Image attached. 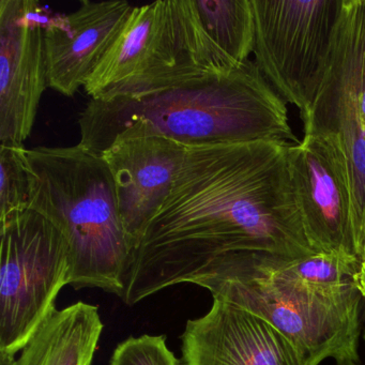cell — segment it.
<instances>
[{"instance_id":"cell-1","label":"cell","mask_w":365,"mask_h":365,"mask_svg":"<svg viewBox=\"0 0 365 365\" xmlns=\"http://www.w3.org/2000/svg\"><path fill=\"white\" fill-rule=\"evenodd\" d=\"M285 140L187 148L168 200L147 226L125 277L129 307L194 279L217 258L251 252L296 262L305 236Z\"/></svg>"},{"instance_id":"cell-2","label":"cell","mask_w":365,"mask_h":365,"mask_svg":"<svg viewBox=\"0 0 365 365\" xmlns=\"http://www.w3.org/2000/svg\"><path fill=\"white\" fill-rule=\"evenodd\" d=\"M80 146L101 155L115 140L161 136L187 148L299 143L285 101L254 61L136 98L91 100L78 118Z\"/></svg>"},{"instance_id":"cell-3","label":"cell","mask_w":365,"mask_h":365,"mask_svg":"<svg viewBox=\"0 0 365 365\" xmlns=\"http://www.w3.org/2000/svg\"><path fill=\"white\" fill-rule=\"evenodd\" d=\"M29 209L65 236L70 285L123 296L134 245L125 232L114 179L106 160L80 145L27 149Z\"/></svg>"},{"instance_id":"cell-4","label":"cell","mask_w":365,"mask_h":365,"mask_svg":"<svg viewBox=\"0 0 365 365\" xmlns=\"http://www.w3.org/2000/svg\"><path fill=\"white\" fill-rule=\"evenodd\" d=\"M287 260L264 254L237 252L211 262L192 284L213 299L255 314L285 335L311 365L327 358L360 361L362 302L356 284L320 292L286 281L275 264Z\"/></svg>"},{"instance_id":"cell-5","label":"cell","mask_w":365,"mask_h":365,"mask_svg":"<svg viewBox=\"0 0 365 365\" xmlns=\"http://www.w3.org/2000/svg\"><path fill=\"white\" fill-rule=\"evenodd\" d=\"M238 66L207 33L195 0H159L134 7L84 89L101 101L143 97Z\"/></svg>"},{"instance_id":"cell-6","label":"cell","mask_w":365,"mask_h":365,"mask_svg":"<svg viewBox=\"0 0 365 365\" xmlns=\"http://www.w3.org/2000/svg\"><path fill=\"white\" fill-rule=\"evenodd\" d=\"M0 356L14 358L56 311L71 255L63 232L33 209L0 224Z\"/></svg>"},{"instance_id":"cell-7","label":"cell","mask_w":365,"mask_h":365,"mask_svg":"<svg viewBox=\"0 0 365 365\" xmlns=\"http://www.w3.org/2000/svg\"><path fill=\"white\" fill-rule=\"evenodd\" d=\"M364 93L365 0H344L330 66L313 106L301 119L304 136L324 147L348 185L361 243L365 225Z\"/></svg>"},{"instance_id":"cell-8","label":"cell","mask_w":365,"mask_h":365,"mask_svg":"<svg viewBox=\"0 0 365 365\" xmlns=\"http://www.w3.org/2000/svg\"><path fill=\"white\" fill-rule=\"evenodd\" d=\"M254 63L284 101L304 116L334 51L344 0H251Z\"/></svg>"},{"instance_id":"cell-9","label":"cell","mask_w":365,"mask_h":365,"mask_svg":"<svg viewBox=\"0 0 365 365\" xmlns=\"http://www.w3.org/2000/svg\"><path fill=\"white\" fill-rule=\"evenodd\" d=\"M43 8L33 0H0V145L22 146L48 87Z\"/></svg>"},{"instance_id":"cell-10","label":"cell","mask_w":365,"mask_h":365,"mask_svg":"<svg viewBox=\"0 0 365 365\" xmlns=\"http://www.w3.org/2000/svg\"><path fill=\"white\" fill-rule=\"evenodd\" d=\"M290 175L305 236L316 254L360 262L348 185L324 147L304 136L288 150Z\"/></svg>"},{"instance_id":"cell-11","label":"cell","mask_w":365,"mask_h":365,"mask_svg":"<svg viewBox=\"0 0 365 365\" xmlns=\"http://www.w3.org/2000/svg\"><path fill=\"white\" fill-rule=\"evenodd\" d=\"M182 365H311L294 344L255 314L213 299L185 324Z\"/></svg>"},{"instance_id":"cell-12","label":"cell","mask_w":365,"mask_h":365,"mask_svg":"<svg viewBox=\"0 0 365 365\" xmlns=\"http://www.w3.org/2000/svg\"><path fill=\"white\" fill-rule=\"evenodd\" d=\"M187 148L161 136L115 140L103 153L125 232L134 245L170 196Z\"/></svg>"},{"instance_id":"cell-13","label":"cell","mask_w":365,"mask_h":365,"mask_svg":"<svg viewBox=\"0 0 365 365\" xmlns=\"http://www.w3.org/2000/svg\"><path fill=\"white\" fill-rule=\"evenodd\" d=\"M134 7L83 0L76 11L51 18L44 29L48 87L66 97L84 87Z\"/></svg>"},{"instance_id":"cell-14","label":"cell","mask_w":365,"mask_h":365,"mask_svg":"<svg viewBox=\"0 0 365 365\" xmlns=\"http://www.w3.org/2000/svg\"><path fill=\"white\" fill-rule=\"evenodd\" d=\"M104 324L99 309L78 301L56 309L20 351L0 365H91Z\"/></svg>"},{"instance_id":"cell-15","label":"cell","mask_w":365,"mask_h":365,"mask_svg":"<svg viewBox=\"0 0 365 365\" xmlns=\"http://www.w3.org/2000/svg\"><path fill=\"white\" fill-rule=\"evenodd\" d=\"M205 29L235 63L250 61L255 39L251 0H195Z\"/></svg>"},{"instance_id":"cell-16","label":"cell","mask_w":365,"mask_h":365,"mask_svg":"<svg viewBox=\"0 0 365 365\" xmlns=\"http://www.w3.org/2000/svg\"><path fill=\"white\" fill-rule=\"evenodd\" d=\"M275 272L286 281L320 292H333L356 284L358 262L337 256L314 254L288 264H275Z\"/></svg>"},{"instance_id":"cell-17","label":"cell","mask_w":365,"mask_h":365,"mask_svg":"<svg viewBox=\"0 0 365 365\" xmlns=\"http://www.w3.org/2000/svg\"><path fill=\"white\" fill-rule=\"evenodd\" d=\"M22 146L0 145V224L29 210L31 170Z\"/></svg>"},{"instance_id":"cell-18","label":"cell","mask_w":365,"mask_h":365,"mask_svg":"<svg viewBox=\"0 0 365 365\" xmlns=\"http://www.w3.org/2000/svg\"><path fill=\"white\" fill-rule=\"evenodd\" d=\"M165 335L130 336L117 345L110 365H180Z\"/></svg>"},{"instance_id":"cell-19","label":"cell","mask_w":365,"mask_h":365,"mask_svg":"<svg viewBox=\"0 0 365 365\" xmlns=\"http://www.w3.org/2000/svg\"><path fill=\"white\" fill-rule=\"evenodd\" d=\"M356 284L365 301V225L362 243H361L360 262H359V270L356 275Z\"/></svg>"},{"instance_id":"cell-20","label":"cell","mask_w":365,"mask_h":365,"mask_svg":"<svg viewBox=\"0 0 365 365\" xmlns=\"http://www.w3.org/2000/svg\"><path fill=\"white\" fill-rule=\"evenodd\" d=\"M336 365H359V363L354 361H343V362H336Z\"/></svg>"},{"instance_id":"cell-21","label":"cell","mask_w":365,"mask_h":365,"mask_svg":"<svg viewBox=\"0 0 365 365\" xmlns=\"http://www.w3.org/2000/svg\"><path fill=\"white\" fill-rule=\"evenodd\" d=\"M362 110H363V118H364V123H365V93L362 97Z\"/></svg>"},{"instance_id":"cell-22","label":"cell","mask_w":365,"mask_h":365,"mask_svg":"<svg viewBox=\"0 0 365 365\" xmlns=\"http://www.w3.org/2000/svg\"><path fill=\"white\" fill-rule=\"evenodd\" d=\"M364 341H365V328H364Z\"/></svg>"}]
</instances>
